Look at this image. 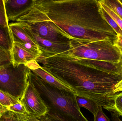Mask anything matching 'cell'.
Here are the masks:
<instances>
[{"instance_id":"cell-1","label":"cell","mask_w":122,"mask_h":121,"mask_svg":"<svg viewBox=\"0 0 122 121\" xmlns=\"http://www.w3.org/2000/svg\"><path fill=\"white\" fill-rule=\"evenodd\" d=\"M46 72L70 88L76 95L87 98L117 114L115 85L122 75L99 68L67 54L41 55L36 60Z\"/></svg>"},{"instance_id":"cell-2","label":"cell","mask_w":122,"mask_h":121,"mask_svg":"<svg viewBox=\"0 0 122 121\" xmlns=\"http://www.w3.org/2000/svg\"><path fill=\"white\" fill-rule=\"evenodd\" d=\"M35 5L76 40H114L117 33L102 18L97 0H36Z\"/></svg>"},{"instance_id":"cell-3","label":"cell","mask_w":122,"mask_h":121,"mask_svg":"<svg viewBox=\"0 0 122 121\" xmlns=\"http://www.w3.org/2000/svg\"><path fill=\"white\" fill-rule=\"evenodd\" d=\"M28 81L48 108L45 116L53 121H89L80 111L74 92L51 85L30 70Z\"/></svg>"},{"instance_id":"cell-4","label":"cell","mask_w":122,"mask_h":121,"mask_svg":"<svg viewBox=\"0 0 122 121\" xmlns=\"http://www.w3.org/2000/svg\"><path fill=\"white\" fill-rule=\"evenodd\" d=\"M113 41L109 38L94 42L73 40L70 42L68 53L77 58L122 64V55Z\"/></svg>"},{"instance_id":"cell-5","label":"cell","mask_w":122,"mask_h":121,"mask_svg":"<svg viewBox=\"0 0 122 121\" xmlns=\"http://www.w3.org/2000/svg\"><path fill=\"white\" fill-rule=\"evenodd\" d=\"M34 4L16 22L25 23L34 33L47 40L57 42H69L75 40L63 32Z\"/></svg>"},{"instance_id":"cell-6","label":"cell","mask_w":122,"mask_h":121,"mask_svg":"<svg viewBox=\"0 0 122 121\" xmlns=\"http://www.w3.org/2000/svg\"><path fill=\"white\" fill-rule=\"evenodd\" d=\"M30 72L24 64L14 67L11 63L0 67V90L20 101L28 84Z\"/></svg>"},{"instance_id":"cell-7","label":"cell","mask_w":122,"mask_h":121,"mask_svg":"<svg viewBox=\"0 0 122 121\" xmlns=\"http://www.w3.org/2000/svg\"><path fill=\"white\" fill-rule=\"evenodd\" d=\"M25 32L38 46L42 54L49 56L59 54H67L70 49L69 42H57L45 40L34 33L25 23L18 22Z\"/></svg>"},{"instance_id":"cell-8","label":"cell","mask_w":122,"mask_h":121,"mask_svg":"<svg viewBox=\"0 0 122 121\" xmlns=\"http://www.w3.org/2000/svg\"><path fill=\"white\" fill-rule=\"evenodd\" d=\"M20 102L31 117L38 118L45 116L48 112V108L39 93L29 81L28 86Z\"/></svg>"},{"instance_id":"cell-9","label":"cell","mask_w":122,"mask_h":121,"mask_svg":"<svg viewBox=\"0 0 122 121\" xmlns=\"http://www.w3.org/2000/svg\"><path fill=\"white\" fill-rule=\"evenodd\" d=\"M9 21H16L27 13L35 4L36 0H4Z\"/></svg>"},{"instance_id":"cell-10","label":"cell","mask_w":122,"mask_h":121,"mask_svg":"<svg viewBox=\"0 0 122 121\" xmlns=\"http://www.w3.org/2000/svg\"><path fill=\"white\" fill-rule=\"evenodd\" d=\"M10 53L11 63L14 67L20 64L26 65L30 62L36 60L39 57L15 42H13Z\"/></svg>"},{"instance_id":"cell-11","label":"cell","mask_w":122,"mask_h":121,"mask_svg":"<svg viewBox=\"0 0 122 121\" xmlns=\"http://www.w3.org/2000/svg\"><path fill=\"white\" fill-rule=\"evenodd\" d=\"M26 65L33 72L39 76L51 85L60 89L73 92L69 87L66 86L46 72L36 60H33L28 63Z\"/></svg>"},{"instance_id":"cell-12","label":"cell","mask_w":122,"mask_h":121,"mask_svg":"<svg viewBox=\"0 0 122 121\" xmlns=\"http://www.w3.org/2000/svg\"><path fill=\"white\" fill-rule=\"evenodd\" d=\"M9 27L13 42L30 43L39 48L38 45L29 37L18 22L10 23Z\"/></svg>"},{"instance_id":"cell-13","label":"cell","mask_w":122,"mask_h":121,"mask_svg":"<svg viewBox=\"0 0 122 121\" xmlns=\"http://www.w3.org/2000/svg\"><path fill=\"white\" fill-rule=\"evenodd\" d=\"M13 44V40L10 28L0 25V49L10 52Z\"/></svg>"},{"instance_id":"cell-14","label":"cell","mask_w":122,"mask_h":121,"mask_svg":"<svg viewBox=\"0 0 122 121\" xmlns=\"http://www.w3.org/2000/svg\"><path fill=\"white\" fill-rule=\"evenodd\" d=\"M76 100L79 108H84L90 112L94 116L98 110L99 106L93 101L87 98L76 95Z\"/></svg>"},{"instance_id":"cell-15","label":"cell","mask_w":122,"mask_h":121,"mask_svg":"<svg viewBox=\"0 0 122 121\" xmlns=\"http://www.w3.org/2000/svg\"><path fill=\"white\" fill-rule=\"evenodd\" d=\"M100 13L102 18L110 27L114 30L117 34H119L122 36V30L119 27L114 20L111 17L110 15L105 11V10L100 5Z\"/></svg>"},{"instance_id":"cell-16","label":"cell","mask_w":122,"mask_h":121,"mask_svg":"<svg viewBox=\"0 0 122 121\" xmlns=\"http://www.w3.org/2000/svg\"><path fill=\"white\" fill-rule=\"evenodd\" d=\"M24 116L7 110L5 107L1 113L0 121H22Z\"/></svg>"},{"instance_id":"cell-17","label":"cell","mask_w":122,"mask_h":121,"mask_svg":"<svg viewBox=\"0 0 122 121\" xmlns=\"http://www.w3.org/2000/svg\"><path fill=\"white\" fill-rule=\"evenodd\" d=\"M19 101L10 94L0 90V105L2 106L9 107L18 103Z\"/></svg>"},{"instance_id":"cell-18","label":"cell","mask_w":122,"mask_h":121,"mask_svg":"<svg viewBox=\"0 0 122 121\" xmlns=\"http://www.w3.org/2000/svg\"><path fill=\"white\" fill-rule=\"evenodd\" d=\"M101 1L122 19V6L118 0H101Z\"/></svg>"},{"instance_id":"cell-19","label":"cell","mask_w":122,"mask_h":121,"mask_svg":"<svg viewBox=\"0 0 122 121\" xmlns=\"http://www.w3.org/2000/svg\"><path fill=\"white\" fill-rule=\"evenodd\" d=\"M99 3L101 6L105 10V11L114 20L117 24L122 30V19L117 14L113 12L105 4H104L101 0H98Z\"/></svg>"},{"instance_id":"cell-20","label":"cell","mask_w":122,"mask_h":121,"mask_svg":"<svg viewBox=\"0 0 122 121\" xmlns=\"http://www.w3.org/2000/svg\"><path fill=\"white\" fill-rule=\"evenodd\" d=\"M0 25L4 27L9 28L4 0H0Z\"/></svg>"},{"instance_id":"cell-21","label":"cell","mask_w":122,"mask_h":121,"mask_svg":"<svg viewBox=\"0 0 122 121\" xmlns=\"http://www.w3.org/2000/svg\"><path fill=\"white\" fill-rule=\"evenodd\" d=\"M6 108L7 110L11 111L26 116H29L25 109L23 105L21 103L20 101L18 103L16 104L9 107H6Z\"/></svg>"},{"instance_id":"cell-22","label":"cell","mask_w":122,"mask_h":121,"mask_svg":"<svg viewBox=\"0 0 122 121\" xmlns=\"http://www.w3.org/2000/svg\"><path fill=\"white\" fill-rule=\"evenodd\" d=\"M11 63L10 52L0 49V67Z\"/></svg>"},{"instance_id":"cell-23","label":"cell","mask_w":122,"mask_h":121,"mask_svg":"<svg viewBox=\"0 0 122 121\" xmlns=\"http://www.w3.org/2000/svg\"><path fill=\"white\" fill-rule=\"evenodd\" d=\"M94 121H110L102 111V107L99 106L98 110L94 116Z\"/></svg>"},{"instance_id":"cell-24","label":"cell","mask_w":122,"mask_h":121,"mask_svg":"<svg viewBox=\"0 0 122 121\" xmlns=\"http://www.w3.org/2000/svg\"><path fill=\"white\" fill-rule=\"evenodd\" d=\"M115 106L117 115L122 117V92L118 94L116 96Z\"/></svg>"},{"instance_id":"cell-25","label":"cell","mask_w":122,"mask_h":121,"mask_svg":"<svg viewBox=\"0 0 122 121\" xmlns=\"http://www.w3.org/2000/svg\"><path fill=\"white\" fill-rule=\"evenodd\" d=\"M114 46L118 50L122 55V36L117 34L116 38L113 41Z\"/></svg>"},{"instance_id":"cell-26","label":"cell","mask_w":122,"mask_h":121,"mask_svg":"<svg viewBox=\"0 0 122 121\" xmlns=\"http://www.w3.org/2000/svg\"><path fill=\"white\" fill-rule=\"evenodd\" d=\"M120 91H122V79L115 85L114 91V93H117Z\"/></svg>"},{"instance_id":"cell-27","label":"cell","mask_w":122,"mask_h":121,"mask_svg":"<svg viewBox=\"0 0 122 121\" xmlns=\"http://www.w3.org/2000/svg\"><path fill=\"white\" fill-rule=\"evenodd\" d=\"M112 121H122L119 118V116L113 112H110Z\"/></svg>"},{"instance_id":"cell-28","label":"cell","mask_w":122,"mask_h":121,"mask_svg":"<svg viewBox=\"0 0 122 121\" xmlns=\"http://www.w3.org/2000/svg\"><path fill=\"white\" fill-rule=\"evenodd\" d=\"M22 121H36V118L31 117L30 116H24L23 117Z\"/></svg>"},{"instance_id":"cell-29","label":"cell","mask_w":122,"mask_h":121,"mask_svg":"<svg viewBox=\"0 0 122 121\" xmlns=\"http://www.w3.org/2000/svg\"><path fill=\"white\" fill-rule=\"evenodd\" d=\"M36 121H53L51 120L50 119L48 118L45 116L41 117L40 118H36Z\"/></svg>"},{"instance_id":"cell-30","label":"cell","mask_w":122,"mask_h":121,"mask_svg":"<svg viewBox=\"0 0 122 121\" xmlns=\"http://www.w3.org/2000/svg\"><path fill=\"white\" fill-rule=\"evenodd\" d=\"M5 107L2 106L0 105V118L1 115V113L5 109Z\"/></svg>"},{"instance_id":"cell-31","label":"cell","mask_w":122,"mask_h":121,"mask_svg":"<svg viewBox=\"0 0 122 121\" xmlns=\"http://www.w3.org/2000/svg\"><path fill=\"white\" fill-rule=\"evenodd\" d=\"M118 1H119V3L121 4V5H122V3L121 2H120V0H118Z\"/></svg>"},{"instance_id":"cell-32","label":"cell","mask_w":122,"mask_h":121,"mask_svg":"<svg viewBox=\"0 0 122 121\" xmlns=\"http://www.w3.org/2000/svg\"><path fill=\"white\" fill-rule=\"evenodd\" d=\"M120 0V2H121L122 3V0Z\"/></svg>"}]
</instances>
